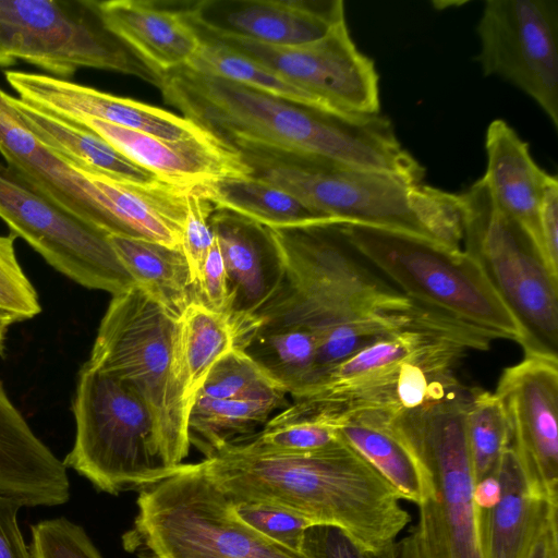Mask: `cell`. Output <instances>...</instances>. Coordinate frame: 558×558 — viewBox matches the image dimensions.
I'll list each match as a JSON object with an SVG mask.
<instances>
[{"mask_svg":"<svg viewBox=\"0 0 558 558\" xmlns=\"http://www.w3.org/2000/svg\"><path fill=\"white\" fill-rule=\"evenodd\" d=\"M0 219L56 270L112 295L136 286L104 231L59 207L0 162Z\"/></svg>","mask_w":558,"mask_h":558,"instance_id":"obj_13","label":"cell"},{"mask_svg":"<svg viewBox=\"0 0 558 558\" xmlns=\"http://www.w3.org/2000/svg\"><path fill=\"white\" fill-rule=\"evenodd\" d=\"M181 7L197 31L272 46L312 43L345 22L342 0H201Z\"/></svg>","mask_w":558,"mask_h":558,"instance_id":"obj_17","label":"cell"},{"mask_svg":"<svg viewBox=\"0 0 558 558\" xmlns=\"http://www.w3.org/2000/svg\"><path fill=\"white\" fill-rule=\"evenodd\" d=\"M199 187L216 209L232 211L265 227L342 223L253 175L221 178Z\"/></svg>","mask_w":558,"mask_h":558,"instance_id":"obj_28","label":"cell"},{"mask_svg":"<svg viewBox=\"0 0 558 558\" xmlns=\"http://www.w3.org/2000/svg\"><path fill=\"white\" fill-rule=\"evenodd\" d=\"M495 475L501 488L498 502L476 509L482 558H525L538 532L557 515L558 501L531 486L510 446Z\"/></svg>","mask_w":558,"mask_h":558,"instance_id":"obj_23","label":"cell"},{"mask_svg":"<svg viewBox=\"0 0 558 558\" xmlns=\"http://www.w3.org/2000/svg\"><path fill=\"white\" fill-rule=\"evenodd\" d=\"M197 303L227 318L231 314L232 302L228 277L217 240L208 254L197 287Z\"/></svg>","mask_w":558,"mask_h":558,"instance_id":"obj_42","label":"cell"},{"mask_svg":"<svg viewBox=\"0 0 558 558\" xmlns=\"http://www.w3.org/2000/svg\"><path fill=\"white\" fill-rule=\"evenodd\" d=\"M485 150L487 165L482 180L493 203L520 225L543 257L539 208L554 175L534 161L529 144L505 120L489 123Z\"/></svg>","mask_w":558,"mask_h":558,"instance_id":"obj_24","label":"cell"},{"mask_svg":"<svg viewBox=\"0 0 558 558\" xmlns=\"http://www.w3.org/2000/svg\"><path fill=\"white\" fill-rule=\"evenodd\" d=\"M525 558H558L557 515L549 519L538 532Z\"/></svg>","mask_w":558,"mask_h":558,"instance_id":"obj_45","label":"cell"},{"mask_svg":"<svg viewBox=\"0 0 558 558\" xmlns=\"http://www.w3.org/2000/svg\"><path fill=\"white\" fill-rule=\"evenodd\" d=\"M29 531L32 558H102L84 527L64 517L38 521Z\"/></svg>","mask_w":558,"mask_h":558,"instance_id":"obj_37","label":"cell"},{"mask_svg":"<svg viewBox=\"0 0 558 558\" xmlns=\"http://www.w3.org/2000/svg\"><path fill=\"white\" fill-rule=\"evenodd\" d=\"M244 351L294 399L316 383L318 344L306 329L257 331Z\"/></svg>","mask_w":558,"mask_h":558,"instance_id":"obj_32","label":"cell"},{"mask_svg":"<svg viewBox=\"0 0 558 558\" xmlns=\"http://www.w3.org/2000/svg\"><path fill=\"white\" fill-rule=\"evenodd\" d=\"M201 464L231 500L275 504L313 524L338 527L369 550L396 543L410 522L396 488L341 438L304 453L232 444Z\"/></svg>","mask_w":558,"mask_h":558,"instance_id":"obj_3","label":"cell"},{"mask_svg":"<svg viewBox=\"0 0 558 558\" xmlns=\"http://www.w3.org/2000/svg\"><path fill=\"white\" fill-rule=\"evenodd\" d=\"M276 392L286 391L244 350L234 348L213 366L196 398L230 399Z\"/></svg>","mask_w":558,"mask_h":558,"instance_id":"obj_35","label":"cell"},{"mask_svg":"<svg viewBox=\"0 0 558 558\" xmlns=\"http://www.w3.org/2000/svg\"><path fill=\"white\" fill-rule=\"evenodd\" d=\"M119 259L134 279L172 318L178 320L197 292L180 247L119 235H109Z\"/></svg>","mask_w":558,"mask_h":558,"instance_id":"obj_27","label":"cell"},{"mask_svg":"<svg viewBox=\"0 0 558 558\" xmlns=\"http://www.w3.org/2000/svg\"><path fill=\"white\" fill-rule=\"evenodd\" d=\"M177 322L137 286L112 295L87 361L149 408L165 459L174 469L191 445L190 408L175 368Z\"/></svg>","mask_w":558,"mask_h":558,"instance_id":"obj_8","label":"cell"},{"mask_svg":"<svg viewBox=\"0 0 558 558\" xmlns=\"http://www.w3.org/2000/svg\"><path fill=\"white\" fill-rule=\"evenodd\" d=\"M0 155L5 165L38 193L107 233L96 185L25 126L11 102L10 95L1 88Z\"/></svg>","mask_w":558,"mask_h":558,"instance_id":"obj_21","label":"cell"},{"mask_svg":"<svg viewBox=\"0 0 558 558\" xmlns=\"http://www.w3.org/2000/svg\"><path fill=\"white\" fill-rule=\"evenodd\" d=\"M235 347L225 315L193 303L178 319L175 368L190 410L213 366Z\"/></svg>","mask_w":558,"mask_h":558,"instance_id":"obj_31","label":"cell"},{"mask_svg":"<svg viewBox=\"0 0 558 558\" xmlns=\"http://www.w3.org/2000/svg\"><path fill=\"white\" fill-rule=\"evenodd\" d=\"M300 551L306 558H397V542L374 551L362 547L338 527L314 524L305 530Z\"/></svg>","mask_w":558,"mask_h":558,"instance_id":"obj_41","label":"cell"},{"mask_svg":"<svg viewBox=\"0 0 558 558\" xmlns=\"http://www.w3.org/2000/svg\"><path fill=\"white\" fill-rule=\"evenodd\" d=\"M24 320L19 314L0 307V354L3 353L7 333L10 327Z\"/></svg>","mask_w":558,"mask_h":558,"instance_id":"obj_48","label":"cell"},{"mask_svg":"<svg viewBox=\"0 0 558 558\" xmlns=\"http://www.w3.org/2000/svg\"><path fill=\"white\" fill-rule=\"evenodd\" d=\"M68 122L96 133L130 160L172 186L193 189L221 178L252 173L236 149L210 133L169 141L95 118Z\"/></svg>","mask_w":558,"mask_h":558,"instance_id":"obj_20","label":"cell"},{"mask_svg":"<svg viewBox=\"0 0 558 558\" xmlns=\"http://www.w3.org/2000/svg\"><path fill=\"white\" fill-rule=\"evenodd\" d=\"M16 236L0 235V307L19 314L24 320L41 312L38 295L23 271L14 248Z\"/></svg>","mask_w":558,"mask_h":558,"instance_id":"obj_40","label":"cell"},{"mask_svg":"<svg viewBox=\"0 0 558 558\" xmlns=\"http://www.w3.org/2000/svg\"><path fill=\"white\" fill-rule=\"evenodd\" d=\"M464 426L475 482L494 475L510 446L508 420L495 392L470 388Z\"/></svg>","mask_w":558,"mask_h":558,"instance_id":"obj_34","label":"cell"},{"mask_svg":"<svg viewBox=\"0 0 558 558\" xmlns=\"http://www.w3.org/2000/svg\"><path fill=\"white\" fill-rule=\"evenodd\" d=\"M195 31L199 37L218 41L287 77L326 113L345 118L380 113L379 75L374 60L359 50L345 22L325 37L298 46H272Z\"/></svg>","mask_w":558,"mask_h":558,"instance_id":"obj_14","label":"cell"},{"mask_svg":"<svg viewBox=\"0 0 558 558\" xmlns=\"http://www.w3.org/2000/svg\"><path fill=\"white\" fill-rule=\"evenodd\" d=\"M20 61L63 80L88 68L159 88L163 76L108 28L97 0H0V66Z\"/></svg>","mask_w":558,"mask_h":558,"instance_id":"obj_11","label":"cell"},{"mask_svg":"<svg viewBox=\"0 0 558 558\" xmlns=\"http://www.w3.org/2000/svg\"><path fill=\"white\" fill-rule=\"evenodd\" d=\"M0 495L23 507H56L71 497L63 462L35 435L0 380Z\"/></svg>","mask_w":558,"mask_h":558,"instance_id":"obj_22","label":"cell"},{"mask_svg":"<svg viewBox=\"0 0 558 558\" xmlns=\"http://www.w3.org/2000/svg\"><path fill=\"white\" fill-rule=\"evenodd\" d=\"M235 149L251 175L339 222L400 231L461 248L460 194L313 155L251 145Z\"/></svg>","mask_w":558,"mask_h":558,"instance_id":"obj_5","label":"cell"},{"mask_svg":"<svg viewBox=\"0 0 558 558\" xmlns=\"http://www.w3.org/2000/svg\"><path fill=\"white\" fill-rule=\"evenodd\" d=\"M495 395L508 420L510 447L529 483L558 501V357L524 354L504 369Z\"/></svg>","mask_w":558,"mask_h":558,"instance_id":"obj_16","label":"cell"},{"mask_svg":"<svg viewBox=\"0 0 558 558\" xmlns=\"http://www.w3.org/2000/svg\"><path fill=\"white\" fill-rule=\"evenodd\" d=\"M286 392L264 396L208 399L196 398L189 414L190 444L208 458L225 447L244 440L287 403Z\"/></svg>","mask_w":558,"mask_h":558,"instance_id":"obj_30","label":"cell"},{"mask_svg":"<svg viewBox=\"0 0 558 558\" xmlns=\"http://www.w3.org/2000/svg\"><path fill=\"white\" fill-rule=\"evenodd\" d=\"M215 206L203 194L199 185L186 193V216L181 238V250L190 267L196 288L216 236L211 226Z\"/></svg>","mask_w":558,"mask_h":558,"instance_id":"obj_38","label":"cell"},{"mask_svg":"<svg viewBox=\"0 0 558 558\" xmlns=\"http://www.w3.org/2000/svg\"><path fill=\"white\" fill-rule=\"evenodd\" d=\"M4 77L19 95L17 98L65 121L95 118L169 141L187 140L208 133L183 116L70 80L12 70L5 71Z\"/></svg>","mask_w":558,"mask_h":558,"instance_id":"obj_18","label":"cell"},{"mask_svg":"<svg viewBox=\"0 0 558 558\" xmlns=\"http://www.w3.org/2000/svg\"><path fill=\"white\" fill-rule=\"evenodd\" d=\"M10 99L25 126L65 161L133 185L167 184L90 130L39 110L17 97L10 95Z\"/></svg>","mask_w":558,"mask_h":558,"instance_id":"obj_26","label":"cell"},{"mask_svg":"<svg viewBox=\"0 0 558 558\" xmlns=\"http://www.w3.org/2000/svg\"><path fill=\"white\" fill-rule=\"evenodd\" d=\"M469 400L470 388L459 381L386 422L432 480L434 494L418 507L416 525L426 558H482L464 426Z\"/></svg>","mask_w":558,"mask_h":558,"instance_id":"obj_9","label":"cell"},{"mask_svg":"<svg viewBox=\"0 0 558 558\" xmlns=\"http://www.w3.org/2000/svg\"><path fill=\"white\" fill-rule=\"evenodd\" d=\"M99 9L108 28L161 73L186 65L201 46L181 2L108 0Z\"/></svg>","mask_w":558,"mask_h":558,"instance_id":"obj_25","label":"cell"},{"mask_svg":"<svg viewBox=\"0 0 558 558\" xmlns=\"http://www.w3.org/2000/svg\"><path fill=\"white\" fill-rule=\"evenodd\" d=\"M339 439L337 428L329 424L270 418L260 432L235 444L254 452L304 453L329 447Z\"/></svg>","mask_w":558,"mask_h":558,"instance_id":"obj_36","label":"cell"},{"mask_svg":"<svg viewBox=\"0 0 558 558\" xmlns=\"http://www.w3.org/2000/svg\"><path fill=\"white\" fill-rule=\"evenodd\" d=\"M267 228L284 274L276 293L255 315L257 331L308 330L318 344L314 386L335 365L388 335L411 328L474 332L417 305L377 275L349 242L341 223Z\"/></svg>","mask_w":558,"mask_h":558,"instance_id":"obj_1","label":"cell"},{"mask_svg":"<svg viewBox=\"0 0 558 558\" xmlns=\"http://www.w3.org/2000/svg\"><path fill=\"white\" fill-rule=\"evenodd\" d=\"M166 102L231 147L305 154L422 183L425 168L379 114L345 118L312 110L242 84L181 66L163 73Z\"/></svg>","mask_w":558,"mask_h":558,"instance_id":"obj_2","label":"cell"},{"mask_svg":"<svg viewBox=\"0 0 558 558\" xmlns=\"http://www.w3.org/2000/svg\"><path fill=\"white\" fill-rule=\"evenodd\" d=\"M473 335L411 328L383 337L330 368L274 421L337 426L367 415L392 417L456 385L454 368L469 350H488Z\"/></svg>","mask_w":558,"mask_h":558,"instance_id":"obj_4","label":"cell"},{"mask_svg":"<svg viewBox=\"0 0 558 558\" xmlns=\"http://www.w3.org/2000/svg\"><path fill=\"white\" fill-rule=\"evenodd\" d=\"M72 412L75 437L62 462L96 490L117 496L151 485L178 469L165 459L149 408L87 362L78 372Z\"/></svg>","mask_w":558,"mask_h":558,"instance_id":"obj_10","label":"cell"},{"mask_svg":"<svg viewBox=\"0 0 558 558\" xmlns=\"http://www.w3.org/2000/svg\"><path fill=\"white\" fill-rule=\"evenodd\" d=\"M501 494L500 483L497 476H486L474 484L473 502L476 509H489L494 507Z\"/></svg>","mask_w":558,"mask_h":558,"instance_id":"obj_46","label":"cell"},{"mask_svg":"<svg viewBox=\"0 0 558 558\" xmlns=\"http://www.w3.org/2000/svg\"><path fill=\"white\" fill-rule=\"evenodd\" d=\"M475 60L530 96L558 129V1L488 0Z\"/></svg>","mask_w":558,"mask_h":558,"instance_id":"obj_15","label":"cell"},{"mask_svg":"<svg viewBox=\"0 0 558 558\" xmlns=\"http://www.w3.org/2000/svg\"><path fill=\"white\" fill-rule=\"evenodd\" d=\"M341 229L352 246L412 302L526 350L523 328L468 251L376 227L341 223Z\"/></svg>","mask_w":558,"mask_h":558,"instance_id":"obj_6","label":"cell"},{"mask_svg":"<svg viewBox=\"0 0 558 558\" xmlns=\"http://www.w3.org/2000/svg\"><path fill=\"white\" fill-rule=\"evenodd\" d=\"M199 39L198 50L185 66L199 73L242 84L291 104L324 112L308 93L272 69L218 41L205 37H199Z\"/></svg>","mask_w":558,"mask_h":558,"instance_id":"obj_33","label":"cell"},{"mask_svg":"<svg viewBox=\"0 0 558 558\" xmlns=\"http://www.w3.org/2000/svg\"><path fill=\"white\" fill-rule=\"evenodd\" d=\"M464 250L483 266L527 338L524 354L558 357V279L482 179L460 194Z\"/></svg>","mask_w":558,"mask_h":558,"instance_id":"obj_12","label":"cell"},{"mask_svg":"<svg viewBox=\"0 0 558 558\" xmlns=\"http://www.w3.org/2000/svg\"><path fill=\"white\" fill-rule=\"evenodd\" d=\"M210 221L231 295L228 320L236 345L244 348L259 328L256 313L271 299L283 279V260L267 227L216 208Z\"/></svg>","mask_w":558,"mask_h":558,"instance_id":"obj_19","label":"cell"},{"mask_svg":"<svg viewBox=\"0 0 558 558\" xmlns=\"http://www.w3.org/2000/svg\"><path fill=\"white\" fill-rule=\"evenodd\" d=\"M335 427L340 438L365 458L402 499L420 507L433 496L429 474L411 449L385 423L356 418Z\"/></svg>","mask_w":558,"mask_h":558,"instance_id":"obj_29","label":"cell"},{"mask_svg":"<svg viewBox=\"0 0 558 558\" xmlns=\"http://www.w3.org/2000/svg\"><path fill=\"white\" fill-rule=\"evenodd\" d=\"M22 507L17 500L0 495V558H32L17 522Z\"/></svg>","mask_w":558,"mask_h":558,"instance_id":"obj_44","label":"cell"},{"mask_svg":"<svg viewBox=\"0 0 558 558\" xmlns=\"http://www.w3.org/2000/svg\"><path fill=\"white\" fill-rule=\"evenodd\" d=\"M397 558H426L416 526L397 542Z\"/></svg>","mask_w":558,"mask_h":558,"instance_id":"obj_47","label":"cell"},{"mask_svg":"<svg viewBox=\"0 0 558 558\" xmlns=\"http://www.w3.org/2000/svg\"><path fill=\"white\" fill-rule=\"evenodd\" d=\"M233 501V500H232ZM238 515L263 536L284 547L300 551L310 520L275 504L233 501Z\"/></svg>","mask_w":558,"mask_h":558,"instance_id":"obj_39","label":"cell"},{"mask_svg":"<svg viewBox=\"0 0 558 558\" xmlns=\"http://www.w3.org/2000/svg\"><path fill=\"white\" fill-rule=\"evenodd\" d=\"M123 548L137 558H306L247 525L199 463L145 486Z\"/></svg>","mask_w":558,"mask_h":558,"instance_id":"obj_7","label":"cell"},{"mask_svg":"<svg viewBox=\"0 0 558 558\" xmlns=\"http://www.w3.org/2000/svg\"><path fill=\"white\" fill-rule=\"evenodd\" d=\"M543 257L551 276L558 279V180L554 175L545 189L539 208Z\"/></svg>","mask_w":558,"mask_h":558,"instance_id":"obj_43","label":"cell"}]
</instances>
